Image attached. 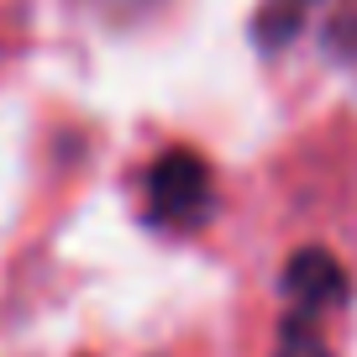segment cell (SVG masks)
Listing matches in <instances>:
<instances>
[{
  "label": "cell",
  "instance_id": "cell-6",
  "mask_svg": "<svg viewBox=\"0 0 357 357\" xmlns=\"http://www.w3.org/2000/svg\"><path fill=\"white\" fill-rule=\"evenodd\" d=\"M294 6H310V0H294Z\"/></svg>",
  "mask_w": 357,
  "mask_h": 357
},
{
  "label": "cell",
  "instance_id": "cell-3",
  "mask_svg": "<svg viewBox=\"0 0 357 357\" xmlns=\"http://www.w3.org/2000/svg\"><path fill=\"white\" fill-rule=\"evenodd\" d=\"M305 26V6H294V0H268L263 11L252 16V43L263 47V53H279V47H289L294 37H300Z\"/></svg>",
  "mask_w": 357,
  "mask_h": 357
},
{
  "label": "cell",
  "instance_id": "cell-2",
  "mask_svg": "<svg viewBox=\"0 0 357 357\" xmlns=\"http://www.w3.org/2000/svg\"><path fill=\"white\" fill-rule=\"evenodd\" d=\"M347 289H352V279H347V268L336 263L326 247H300V252L284 263V300L294 305L289 315L315 321L321 310L347 305Z\"/></svg>",
  "mask_w": 357,
  "mask_h": 357
},
{
  "label": "cell",
  "instance_id": "cell-5",
  "mask_svg": "<svg viewBox=\"0 0 357 357\" xmlns=\"http://www.w3.org/2000/svg\"><path fill=\"white\" fill-rule=\"evenodd\" d=\"M326 47L336 58H357V6H347V11H336L326 22Z\"/></svg>",
  "mask_w": 357,
  "mask_h": 357
},
{
  "label": "cell",
  "instance_id": "cell-1",
  "mask_svg": "<svg viewBox=\"0 0 357 357\" xmlns=\"http://www.w3.org/2000/svg\"><path fill=\"white\" fill-rule=\"evenodd\" d=\"M147 211H153V221L174 226V231H190V226L211 221V211H215L211 163L200 153H190V147L158 153L153 168H147Z\"/></svg>",
  "mask_w": 357,
  "mask_h": 357
},
{
  "label": "cell",
  "instance_id": "cell-4",
  "mask_svg": "<svg viewBox=\"0 0 357 357\" xmlns=\"http://www.w3.org/2000/svg\"><path fill=\"white\" fill-rule=\"evenodd\" d=\"M273 357H331V352H326V342L315 336V326L305 321V315H284Z\"/></svg>",
  "mask_w": 357,
  "mask_h": 357
}]
</instances>
